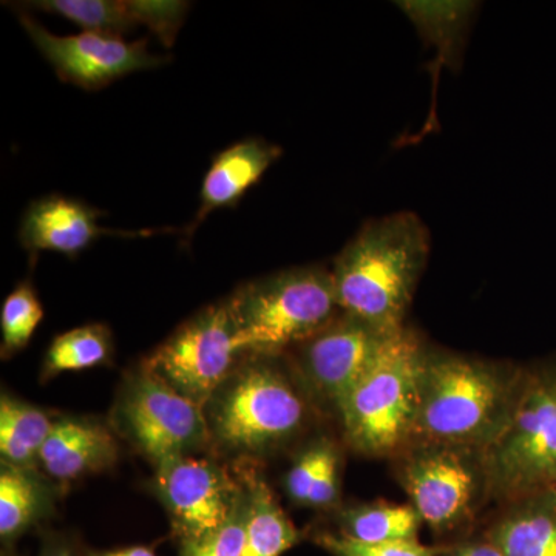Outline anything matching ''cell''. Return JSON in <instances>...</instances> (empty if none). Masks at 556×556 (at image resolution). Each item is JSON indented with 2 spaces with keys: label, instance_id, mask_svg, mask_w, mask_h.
I'll return each instance as SVG.
<instances>
[{
  "label": "cell",
  "instance_id": "6da1fadb",
  "mask_svg": "<svg viewBox=\"0 0 556 556\" xmlns=\"http://www.w3.org/2000/svg\"><path fill=\"white\" fill-rule=\"evenodd\" d=\"M525 368L424 351L412 444L482 452L506 426Z\"/></svg>",
  "mask_w": 556,
  "mask_h": 556
},
{
  "label": "cell",
  "instance_id": "7a4b0ae2",
  "mask_svg": "<svg viewBox=\"0 0 556 556\" xmlns=\"http://www.w3.org/2000/svg\"><path fill=\"white\" fill-rule=\"evenodd\" d=\"M430 254V233L417 215L372 219L343 248L331 270L340 313L382 331L405 328L417 281Z\"/></svg>",
  "mask_w": 556,
  "mask_h": 556
},
{
  "label": "cell",
  "instance_id": "3957f363",
  "mask_svg": "<svg viewBox=\"0 0 556 556\" xmlns=\"http://www.w3.org/2000/svg\"><path fill=\"white\" fill-rule=\"evenodd\" d=\"M426 346L404 328L383 348L339 407L348 445L371 457L401 455L409 447L419 405Z\"/></svg>",
  "mask_w": 556,
  "mask_h": 556
},
{
  "label": "cell",
  "instance_id": "277c9868",
  "mask_svg": "<svg viewBox=\"0 0 556 556\" xmlns=\"http://www.w3.org/2000/svg\"><path fill=\"white\" fill-rule=\"evenodd\" d=\"M486 496L508 504L556 484V364L525 368L506 426L482 450Z\"/></svg>",
  "mask_w": 556,
  "mask_h": 556
},
{
  "label": "cell",
  "instance_id": "5b68a950",
  "mask_svg": "<svg viewBox=\"0 0 556 556\" xmlns=\"http://www.w3.org/2000/svg\"><path fill=\"white\" fill-rule=\"evenodd\" d=\"M243 354L273 357L300 345L340 314L331 273L281 270L241 287L228 300Z\"/></svg>",
  "mask_w": 556,
  "mask_h": 556
},
{
  "label": "cell",
  "instance_id": "8992f818",
  "mask_svg": "<svg viewBox=\"0 0 556 556\" xmlns=\"http://www.w3.org/2000/svg\"><path fill=\"white\" fill-rule=\"evenodd\" d=\"M212 439L239 455H266L298 437L306 405L268 357L236 369L204 407Z\"/></svg>",
  "mask_w": 556,
  "mask_h": 556
},
{
  "label": "cell",
  "instance_id": "52a82bcc",
  "mask_svg": "<svg viewBox=\"0 0 556 556\" xmlns=\"http://www.w3.org/2000/svg\"><path fill=\"white\" fill-rule=\"evenodd\" d=\"M482 452L448 445H409L397 477L424 525L447 533L466 526L486 496Z\"/></svg>",
  "mask_w": 556,
  "mask_h": 556
},
{
  "label": "cell",
  "instance_id": "ba28073f",
  "mask_svg": "<svg viewBox=\"0 0 556 556\" xmlns=\"http://www.w3.org/2000/svg\"><path fill=\"white\" fill-rule=\"evenodd\" d=\"M241 354L228 302L218 303L182 324L142 369L204 408L236 371Z\"/></svg>",
  "mask_w": 556,
  "mask_h": 556
},
{
  "label": "cell",
  "instance_id": "9c48e42d",
  "mask_svg": "<svg viewBox=\"0 0 556 556\" xmlns=\"http://www.w3.org/2000/svg\"><path fill=\"white\" fill-rule=\"evenodd\" d=\"M116 424L155 467L212 441L204 408L141 368L121 391Z\"/></svg>",
  "mask_w": 556,
  "mask_h": 556
},
{
  "label": "cell",
  "instance_id": "30bf717a",
  "mask_svg": "<svg viewBox=\"0 0 556 556\" xmlns=\"http://www.w3.org/2000/svg\"><path fill=\"white\" fill-rule=\"evenodd\" d=\"M17 20L60 79L83 90H101L131 73L159 68L169 62L167 58L150 53L148 38L129 42L118 36L93 31L58 36L24 10L17 13Z\"/></svg>",
  "mask_w": 556,
  "mask_h": 556
},
{
  "label": "cell",
  "instance_id": "8fae6325",
  "mask_svg": "<svg viewBox=\"0 0 556 556\" xmlns=\"http://www.w3.org/2000/svg\"><path fill=\"white\" fill-rule=\"evenodd\" d=\"M153 490L181 541L225 525L247 493L226 468L206 457L181 456L155 467Z\"/></svg>",
  "mask_w": 556,
  "mask_h": 556
},
{
  "label": "cell",
  "instance_id": "7c38bea8",
  "mask_svg": "<svg viewBox=\"0 0 556 556\" xmlns=\"http://www.w3.org/2000/svg\"><path fill=\"white\" fill-rule=\"evenodd\" d=\"M399 331H382L340 313L317 334L300 343V372L309 390L339 412L348 393Z\"/></svg>",
  "mask_w": 556,
  "mask_h": 556
},
{
  "label": "cell",
  "instance_id": "4fadbf2b",
  "mask_svg": "<svg viewBox=\"0 0 556 556\" xmlns=\"http://www.w3.org/2000/svg\"><path fill=\"white\" fill-rule=\"evenodd\" d=\"M102 212L84 201L47 195L33 201L20 226L22 248L30 254L56 252L73 258L83 254L102 236L150 237L159 230H112L100 225Z\"/></svg>",
  "mask_w": 556,
  "mask_h": 556
},
{
  "label": "cell",
  "instance_id": "5bb4252c",
  "mask_svg": "<svg viewBox=\"0 0 556 556\" xmlns=\"http://www.w3.org/2000/svg\"><path fill=\"white\" fill-rule=\"evenodd\" d=\"M24 5L58 14L84 31L118 38L144 25L166 47L174 46L189 11L188 2L166 0H36Z\"/></svg>",
  "mask_w": 556,
  "mask_h": 556
},
{
  "label": "cell",
  "instance_id": "9a60e30c",
  "mask_svg": "<svg viewBox=\"0 0 556 556\" xmlns=\"http://www.w3.org/2000/svg\"><path fill=\"white\" fill-rule=\"evenodd\" d=\"M280 156L278 146L260 138L243 139L219 152L203 179L195 218L182 230L186 239H192L212 212L236 207Z\"/></svg>",
  "mask_w": 556,
  "mask_h": 556
},
{
  "label": "cell",
  "instance_id": "2e32d148",
  "mask_svg": "<svg viewBox=\"0 0 556 556\" xmlns=\"http://www.w3.org/2000/svg\"><path fill=\"white\" fill-rule=\"evenodd\" d=\"M118 459V444L112 431L87 417H61L42 450L39 464L58 481H75L112 467Z\"/></svg>",
  "mask_w": 556,
  "mask_h": 556
},
{
  "label": "cell",
  "instance_id": "e0dca14e",
  "mask_svg": "<svg viewBox=\"0 0 556 556\" xmlns=\"http://www.w3.org/2000/svg\"><path fill=\"white\" fill-rule=\"evenodd\" d=\"M484 535L503 556H556L554 493H538L504 504Z\"/></svg>",
  "mask_w": 556,
  "mask_h": 556
},
{
  "label": "cell",
  "instance_id": "ac0fdd59",
  "mask_svg": "<svg viewBox=\"0 0 556 556\" xmlns=\"http://www.w3.org/2000/svg\"><path fill=\"white\" fill-rule=\"evenodd\" d=\"M285 489L299 506L334 507L340 497L338 447L329 439H318L303 448L285 477Z\"/></svg>",
  "mask_w": 556,
  "mask_h": 556
},
{
  "label": "cell",
  "instance_id": "d6986e66",
  "mask_svg": "<svg viewBox=\"0 0 556 556\" xmlns=\"http://www.w3.org/2000/svg\"><path fill=\"white\" fill-rule=\"evenodd\" d=\"M50 492L35 468L2 464L0 471V536L11 541L27 532L50 510Z\"/></svg>",
  "mask_w": 556,
  "mask_h": 556
},
{
  "label": "cell",
  "instance_id": "ffe728a7",
  "mask_svg": "<svg viewBox=\"0 0 556 556\" xmlns=\"http://www.w3.org/2000/svg\"><path fill=\"white\" fill-rule=\"evenodd\" d=\"M247 535L241 556H281L299 543L300 532L277 503L268 484L249 478Z\"/></svg>",
  "mask_w": 556,
  "mask_h": 556
},
{
  "label": "cell",
  "instance_id": "44dd1931",
  "mask_svg": "<svg viewBox=\"0 0 556 556\" xmlns=\"http://www.w3.org/2000/svg\"><path fill=\"white\" fill-rule=\"evenodd\" d=\"M422 525V518L413 506L358 504L339 514V535L362 544L417 541Z\"/></svg>",
  "mask_w": 556,
  "mask_h": 556
},
{
  "label": "cell",
  "instance_id": "7402d4cb",
  "mask_svg": "<svg viewBox=\"0 0 556 556\" xmlns=\"http://www.w3.org/2000/svg\"><path fill=\"white\" fill-rule=\"evenodd\" d=\"M53 428L42 409L3 394L0 401V455L2 464L35 468L40 450Z\"/></svg>",
  "mask_w": 556,
  "mask_h": 556
},
{
  "label": "cell",
  "instance_id": "603a6c76",
  "mask_svg": "<svg viewBox=\"0 0 556 556\" xmlns=\"http://www.w3.org/2000/svg\"><path fill=\"white\" fill-rule=\"evenodd\" d=\"M113 353V339L105 325L91 324L58 336L47 351L42 378L65 371H79L108 364Z\"/></svg>",
  "mask_w": 556,
  "mask_h": 556
},
{
  "label": "cell",
  "instance_id": "cb8c5ba5",
  "mask_svg": "<svg viewBox=\"0 0 556 556\" xmlns=\"http://www.w3.org/2000/svg\"><path fill=\"white\" fill-rule=\"evenodd\" d=\"M43 318V308L30 283H22L5 299L0 313L2 354L17 353L28 345Z\"/></svg>",
  "mask_w": 556,
  "mask_h": 556
},
{
  "label": "cell",
  "instance_id": "d4e9b609",
  "mask_svg": "<svg viewBox=\"0 0 556 556\" xmlns=\"http://www.w3.org/2000/svg\"><path fill=\"white\" fill-rule=\"evenodd\" d=\"M247 486V485H244ZM248 489L233 514L225 525L195 540L181 541L179 556H241L247 535Z\"/></svg>",
  "mask_w": 556,
  "mask_h": 556
},
{
  "label": "cell",
  "instance_id": "484cf974",
  "mask_svg": "<svg viewBox=\"0 0 556 556\" xmlns=\"http://www.w3.org/2000/svg\"><path fill=\"white\" fill-rule=\"evenodd\" d=\"M316 543L332 556H438V551L422 546L419 541L362 544L340 535L324 533L316 538Z\"/></svg>",
  "mask_w": 556,
  "mask_h": 556
},
{
  "label": "cell",
  "instance_id": "4316f807",
  "mask_svg": "<svg viewBox=\"0 0 556 556\" xmlns=\"http://www.w3.org/2000/svg\"><path fill=\"white\" fill-rule=\"evenodd\" d=\"M467 556H503L500 548L492 543L485 535L479 540L467 541L460 544Z\"/></svg>",
  "mask_w": 556,
  "mask_h": 556
},
{
  "label": "cell",
  "instance_id": "83f0119b",
  "mask_svg": "<svg viewBox=\"0 0 556 556\" xmlns=\"http://www.w3.org/2000/svg\"><path fill=\"white\" fill-rule=\"evenodd\" d=\"M39 556H75V552L70 547L67 541L60 540V538H51V540L43 544Z\"/></svg>",
  "mask_w": 556,
  "mask_h": 556
},
{
  "label": "cell",
  "instance_id": "f1b7e54d",
  "mask_svg": "<svg viewBox=\"0 0 556 556\" xmlns=\"http://www.w3.org/2000/svg\"><path fill=\"white\" fill-rule=\"evenodd\" d=\"M89 556H156L150 547L135 546L118 548V551L91 552Z\"/></svg>",
  "mask_w": 556,
  "mask_h": 556
},
{
  "label": "cell",
  "instance_id": "f546056e",
  "mask_svg": "<svg viewBox=\"0 0 556 556\" xmlns=\"http://www.w3.org/2000/svg\"><path fill=\"white\" fill-rule=\"evenodd\" d=\"M548 492L554 493V496L556 497V484L552 486V490H548Z\"/></svg>",
  "mask_w": 556,
  "mask_h": 556
}]
</instances>
